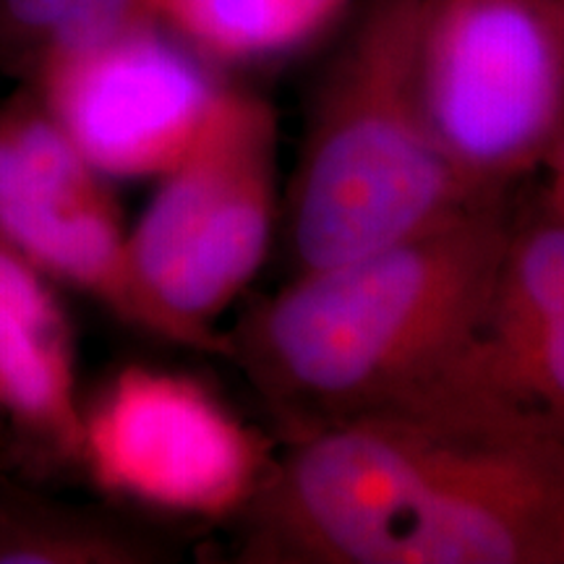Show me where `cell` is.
Wrapping results in <instances>:
<instances>
[{"instance_id":"obj_1","label":"cell","mask_w":564,"mask_h":564,"mask_svg":"<svg viewBox=\"0 0 564 564\" xmlns=\"http://www.w3.org/2000/svg\"><path fill=\"white\" fill-rule=\"evenodd\" d=\"M246 512L249 562L564 564V440L440 382L291 426Z\"/></svg>"},{"instance_id":"obj_2","label":"cell","mask_w":564,"mask_h":564,"mask_svg":"<svg viewBox=\"0 0 564 564\" xmlns=\"http://www.w3.org/2000/svg\"><path fill=\"white\" fill-rule=\"evenodd\" d=\"M502 199L474 202L348 262L299 272L228 335L291 426L442 382L481 329L510 243Z\"/></svg>"},{"instance_id":"obj_3","label":"cell","mask_w":564,"mask_h":564,"mask_svg":"<svg viewBox=\"0 0 564 564\" xmlns=\"http://www.w3.org/2000/svg\"><path fill=\"white\" fill-rule=\"evenodd\" d=\"M419 0H361L324 68L288 196L299 272L348 262L474 199L436 147L415 84Z\"/></svg>"},{"instance_id":"obj_4","label":"cell","mask_w":564,"mask_h":564,"mask_svg":"<svg viewBox=\"0 0 564 564\" xmlns=\"http://www.w3.org/2000/svg\"><path fill=\"white\" fill-rule=\"evenodd\" d=\"M415 84L440 152L474 199H502L564 133L554 0H419Z\"/></svg>"},{"instance_id":"obj_5","label":"cell","mask_w":564,"mask_h":564,"mask_svg":"<svg viewBox=\"0 0 564 564\" xmlns=\"http://www.w3.org/2000/svg\"><path fill=\"white\" fill-rule=\"evenodd\" d=\"M278 209V116L230 84L194 147L165 175L133 228L131 259L152 301L202 352L230 358L215 327L264 264Z\"/></svg>"},{"instance_id":"obj_6","label":"cell","mask_w":564,"mask_h":564,"mask_svg":"<svg viewBox=\"0 0 564 564\" xmlns=\"http://www.w3.org/2000/svg\"><path fill=\"white\" fill-rule=\"evenodd\" d=\"M76 463L110 497L196 520L246 512L274 470L264 436L209 387L139 364L84 400Z\"/></svg>"},{"instance_id":"obj_7","label":"cell","mask_w":564,"mask_h":564,"mask_svg":"<svg viewBox=\"0 0 564 564\" xmlns=\"http://www.w3.org/2000/svg\"><path fill=\"white\" fill-rule=\"evenodd\" d=\"M0 238L55 285L100 303L126 327L202 352L141 285L110 181L26 84L0 102Z\"/></svg>"},{"instance_id":"obj_8","label":"cell","mask_w":564,"mask_h":564,"mask_svg":"<svg viewBox=\"0 0 564 564\" xmlns=\"http://www.w3.org/2000/svg\"><path fill=\"white\" fill-rule=\"evenodd\" d=\"M232 82L137 17L53 55L26 84L108 181L160 178L202 137Z\"/></svg>"},{"instance_id":"obj_9","label":"cell","mask_w":564,"mask_h":564,"mask_svg":"<svg viewBox=\"0 0 564 564\" xmlns=\"http://www.w3.org/2000/svg\"><path fill=\"white\" fill-rule=\"evenodd\" d=\"M447 382L489 392L564 440V220L507 243L481 329Z\"/></svg>"},{"instance_id":"obj_10","label":"cell","mask_w":564,"mask_h":564,"mask_svg":"<svg viewBox=\"0 0 564 564\" xmlns=\"http://www.w3.org/2000/svg\"><path fill=\"white\" fill-rule=\"evenodd\" d=\"M82 405L58 285L0 238V415L45 457L76 463Z\"/></svg>"},{"instance_id":"obj_11","label":"cell","mask_w":564,"mask_h":564,"mask_svg":"<svg viewBox=\"0 0 564 564\" xmlns=\"http://www.w3.org/2000/svg\"><path fill=\"white\" fill-rule=\"evenodd\" d=\"M352 0H139V13L217 68L264 66L312 47Z\"/></svg>"},{"instance_id":"obj_12","label":"cell","mask_w":564,"mask_h":564,"mask_svg":"<svg viewBox=\"0 0 564 564\" xmlns=\"http://www.w3.org/2000/svg\"><path fill=\"white\" fill-rule=\"evenodd\" d=\"M144 541L121 528L47 502L0 499V564H139Z\"/></svg>"},{"instance_id":"obj_13","label":"cell","mask_w":564,"mask_h":564,"mask_svg":"<svg viewBox=\"0 0 564 564\" xmlns=\"http://www.w3.org/2000/svg\"><path fill=\"white\" fill-rule=\"evenodd\" d=\"M137 17L139 0H0V74L30 84L53 55Z\"/></svg>"},{"instance_id":"obj_14","label":"cell","mask_w":564,"mask_h":564,"mask_svg":"<svg viewBox=\"0 0 564 564\" xmlns=\"http://www.w3.org/2000/svg\"><path fill=\"white\" fill-rule=\"evenodd\" d=\"M546 167H549V175H552V183H549V202H552V215L562 217V220H564V133H562V139L556 141L554 152L549 154Z\"/></svg>"},{"instance_id":"obj_15","label":"cell","mask_w":564,"mask_h":564,"mask_svg":"<svg viewBox=\"0 0 564 564\" xmlns=\"http://www.w3.org/2000/svg\"><path fill=\"white\" fill-rule=\"evenodd\" d=\"M554 6H556V11H560V17L564 21V0H554Z\"/></svg>"},{"instance_id":"obj_16","label":"cell","mask_w":564,"mask_h":564,"mask_svg":"<svg viewBox=\"0 0 564 564\" xmlns=\"http://www.w3.org/2000/svg\"><path fill=\"white\" fill-rule=\"evenodd\" d=\"M0 419H3V415H0Z\"/></svg>"}]
</instances>
